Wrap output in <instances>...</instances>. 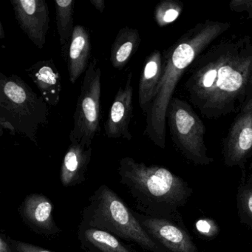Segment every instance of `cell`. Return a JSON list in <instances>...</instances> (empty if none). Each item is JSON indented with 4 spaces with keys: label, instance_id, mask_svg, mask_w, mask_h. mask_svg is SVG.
Here are the masks:
<instances>
[{
    "label": "cell",
    "instance_id": "cell-1",
    "mask_svg": "<svg viewBox=\"0 0 252 252\" xmlns=\"http://www.w3.org/2000/svg\"><path fill=\"white\" fill-rule=\"evenodd\" d=\"M215 42L184 76L190 102L210 120L237 114L252 94V36L232 35Z\"/></svg>",
    "mask_w": 252,
    "mask_h": 252
},
{
    "label": "cell",
    "instance_id": "cell-2",
    "mask_svg": "<svg viewBox=\"0 0 252 252\" xmlns=\"http://www.w3.org/2000/svg\"><path fill=\"white\" fill-rule=\"evenodd\" d=\"M230 23L206 20L189 29L163 54V74L147 114L145 134L158 147H166V113L177 85L189 66L229 29Z\"/></svg>",
    "mask_w": 252,
    "mask_h": 252
},
{
    "label": "cell",
    "instance_id": "cell-3",
    "mask_svg": "<svg viewBox=\"0 0 252 252\" xmlns=\"http://www.w3.org/2000/svg\"><path fill=\"white\" fill-rule=\"evenodd\" d=\"M118 173L139 213L184 224L180 210L193 193L187 181L163 166L130 157L121 159Z\"/></svg>",
    "mask_w": 252,
    "mask_h": 252
},
{
    "label": "cell",
    "instance_id": "cell-4",
    "mask_svg": "<svg viewBox=\"0 0 252 252\" xmlns=\"http://www.w3.org/2000/svg\"><path fill=\"white\" fill-rule=\"evenodd\" d=\"M80 223L108 231L148 252H167L149 235L122 197L104 184L90 197Z\"/></svg>",
    "mask_w": 252,
    "mask_h": 252
},
{
    "label": "cell",
    "instance_id": "cell-5",
    "mask_svg": "<svg viewBox=\"0 0 252 252\" xmlns=\"http://www.w3.org/2000/svg\"><path fill=\"white\" fill-rule=\"evenodd\" d=\"M49 109L42 97L15 74L0 73V129L26 137L38 145L39 126L48 123Z\"/></svg>",
    "mask_w": 252,
    "mask_h": 252
},
{
    "label": "cell",
    "instance_id": "cell-6",
    "mask_svg": "<svg viewBox=\"0 0 252 252\" xmlns=\"http://www.w3.org/2000/svg\"><path fill=\"white\" fill-rule=\"evenodd\" d=\"M166 119L172 141L187 160L199 166L213 163L214 159L207 154L206 126L187 101L173 97L168 107Z\"/></svg>",
    "mask_w": 252,
    "mask_h": 252
},
{
    "label": "cell",
    "instance_id": "cell-7",
    "mask_svg": "<svg viewBox=\"0 0 252 252\" xmlns=\"http://www.w3.org/2000/svg\"><path fill=\"white\" fill-rule=\"evenodd\" d=\"M101 69L98 61L93 59L85 72L76 103L73 127L70 133V144L91 147L94 138L101 129Z\"/></svg>",
    "mask_w": 252,
    "mask_h": 252
},
{
    "label": "cell",
    "instance_id": "cell-8",
    "mask_svg": "<svg viewBox=\"0 0 252 252\" xmlns=\"http://www.w3.org/2000/svg\"><path fill=\"white\" fill-rule=\"evenodd\" d=\"M224 164L243 169L252 156V94L249 95L222 141Z\"/></svg>",
    "mask_w": 252,
    "mask_h": 252
},
{
    "label": "cell",
    "instance_id": "cell-9",
    "mask_svg": "<svg viewBox=\"0 0 252 252\" xmlns=\"http://www.w3.org/2000/svg\"><path fill=\"white\" fill-rule=\"evenodd\" d=\"M133 213L149 235L167 252H198L184 224L146 216L135 211Z\"/></svg>",
    "mask_w": 252,
    "mask_h": 252
},
{
    "label": "cell",
    "instance_id": "cell-10",
    "mask_svg": "<svg viewBox=\"0 0 252 252\" xmlns=\"http://www.w3.org/2000/svg\"><path fill=\"white\" fill-rule=\"evenodd\" d=\"M19 26L39 49L46 43L49 31V7L45 0H11Z\"/></svg>",
    "mask_w": 252,
    "mask_h": 252
},
{
    "label": "cell",
    "instance_id": "cell-11",
    "mask_svg": "<svg viewBox=\"0 0 252 252\" xmlns=\"http://www.w3.org/2000/svg\"><path fill=\"white\" fill-rule=\"evenodd\" d=\"M52 201L44 194L32 193L25 197L18 208L23 222L36 234L54 237L63 232L54 218Z\"/></svg>",
    "mask_w": 252,
    "mask_h": 252
},
{
    "label": "cell",
    "instance_id": "cell-12",
    "mask_svg": "<svg viewBox=\"0 0 252 252\" xmlns=\"http://www.w3.org/2000/svg\"><path fill=\"white\" fill-rule=\"evenodd\" d=\"M132 79V73L129 72L125 86L119 88L110 107L104 125L105 135L108 138H122L128 141L132 139L129 128L133 116Z\"/></svg>",
    "mask_w": 252,
    "mask_h": 252
},
{
    "label": "cell",
    "instance_id": "cell-13",
    "mask_svg": "<svg viewBox=\"0 0 252 252\" xmlns=\"http://www.w3.org/2000/svg\"><path fill=\"white\" fill-rule=\"evenodd\" d=\"M26 71L37 87L44 101L48 106L57 107L63 87L61 76L54 60H40Z\"/></svg>",
    "mask_w": 252,
    "mask_h": 252
},
{
    "label": "cell",
    "instance_id": "cell-14",
    "mask_svg": "<svg viewBox=\"0 0 252 252\" xmlns=\"http://www.w3.org/2000/svg\"><path fill=\"white\" fill-rule=\"evenodd\" d=\"M91 57V34L85 26H75L70 45L63 57L68 70L69 79L76 83L81 75L86 72Z\"/></svg>",
    "mask_w": 252,
    "mask_h": 252
},
{
    "label": "cell",
    "instance_id": "cell-15",
    "mask_svg": "<svg viewBox=\"0 0 252 252\" xmlns=\"http://www.w3.org/2000/svg\"><path fill=\"white\" fill-rule=\"evenodd\" d=\"M92 150V147L87 148L79 144H70L60 169V181L63 187H76L85 182Z\"/></svg>",
    "mask_w": 252,
    "mask_h": 252
},
{
    "label": "cell",
    "instance_id": "cell-16",
    "mask_svg": "<svg viewBox=\"0 0 252 252\" xmlns=\"http://www.w3.org/2000/svg\"><path fill=\"white\" fill-rule=\"evenodd\" d=\"M163 74V54L155 50L147 57L138 86V102L147 114L153 102Z\"/></svg>",
    "mask_w": 252,
    "mask_h": 252
},
{
    "label": "cell",
    "instance_id": "cell-17",
    "mask_svg": "<svg viewBox=\"0 0 252 252\" xmlns=\"http://www.w3.org/2000/svg\"><path fill=\"white\" fill-rule=\"evenodd\" d=\"M77 237L86 252H132L120 239L108 231L79 224Z\"/></svg>",
    "mask_w": 252,
    "mask_h": 252
},
{
    "label": "cell",
    "instance_id": "cell-18",
    "mask_svg": "<svg viewBox=\"0 0 252 252\" xmlns=\"http://www.w3.org/2000/svg\"><path fill=\"white\" fill-rule=\"evenodd\" d=\"M141 40L139 32L137 29L127 26L122 28L118 33L110 50V62L113 67L122 70L138 51Z\"/></svg>",
    "mask_w": 252,
    "mask_h": 252
},
{
    "label": "cell",
    "instance_id": "cell-19",
    "mask_svg": "<svg viewBox=\"0 0 252 252\" xmlns=\"http://www.w3.org/2000/svg\"><path fill=\"white\" fill-rule=\"evenodd\" d=\"M239 220L252 229V162L241 170L237 190Z\"/></svg>",
    "mask_w": 252,
    "mask_h": 252
},
{
    "label": "cell",
    "instance_id": "cell-20",
    "mask_svg": "<svg viewBox=\"0 0 252 252\" xmlns=\"http://www.w3.org/2000/svg\"><path fill=\"white\" fill-rule=\"evenodd\" d=\"M56 22L61 45L62 55L64 57L70 45L75 26H73L74 0H56Z\"/></svg>",
    "mask_w": 252,
    "mask_h": 252
},
{
    "label": "cell",
    "instance_id": "cell-21",
    "mask_svg": "<svg viewBox=\"0 0 252 252\" xmlns=\"http://www.w3.org/2000/svg\"><path fill=\"white\" fill-rule=\"evenodd\" d=\"M184 5L178 0H163L156 5L154 17L159 27H165L178 20Z\"/></svg>",
    "mask_w": 252,
    "mask_h": 252
},
{
    "label": "cell",
    "instance_id": "cell-22",
    "mask_svg": "<svg viewBox=\"0 0 252 252\" xmlns=\"http://www.w3.org/2000/svg\"><path fill=\"white\" fill-rule=\"evenodd\" d=\"M7 240L11 245L14 252H54L47 250L40 246L32 243H26L20 240H14L7 236Z\"/></svg>",
    "mask_w": 252,
    "mask_h": 252
},
{
    "label": "cell",
    "instance_id": "cell-23",
    "mask_svg": "<svg viewBox=\"0 0 252 252\" xmlns=\"http://www.w3.org/2000/svg\"><path fill=\"white\" fill-rule=\"evenodd\" d=\"M197 232L205 237L212 238L215 237L218 233V226L214 221L209 219H201L196 223Z\"/></svg>",
    "mask_w": 252,
    "mask_h": 252
},
{
    "label": "cell",
    "instance_id": "cell-24",
    "mask_svg": "<svg viewBox=\"0 0 252 252\" xmlns=\"http://www.w3.org/2000/svg\"><path fill=\"white\" fill-rule=\"evenodd\" d=\"M229 8L235 12L247 11L249 18L252 17V0H233L230 2Z\"/></svg>",
    "mask_w": 252,
    "mask_h": 252
},
{
    "label": "cell",
    "instance_id": "cell-25",
    "mask_svg": "<svg viewBox=\"0 0 252 252\" xmlns=\"http://www.w3.org/2000/svg\"><path fill=\"white\" fill-rule=\"evenodd\" d=\"M0 252H14L7 240V236L3 234H0Z\"/></svg>",
    "mask_w": 252,
    "mask_h": 252
},
{
    "label": "cell",
    "instance_id": "cell-26",
    "mask_svg": "<svg viewBox=\"0 0 252 252\" xmlns=\"http://www.w3.org/2000/svg\"><path fill=\"white\" fill-rule=\"evenodd\" d=\"M91 4L96 8L100 13H103L105 8V2L104 0H91L90 1Z\"/></svg>",
    "mask_w": 252,
    "mask_h": 252
},
{
    "label": "cell",
    "instance_id": "cell-27",
    "mask_svg": "<svg viewBox=\"0 0 252 252\" xmlns=\"http://www.w3.org/2000/svg\"><path fill=\"white\" fill-rule=\"evenodd\" d=\"M0 32H1V33H0V39H3L5 37V33H4V29L3 27H2V23H0Z\"/></svg>",
    "mask_w": 252,
    "mask_h": 252
}]
</instances>
